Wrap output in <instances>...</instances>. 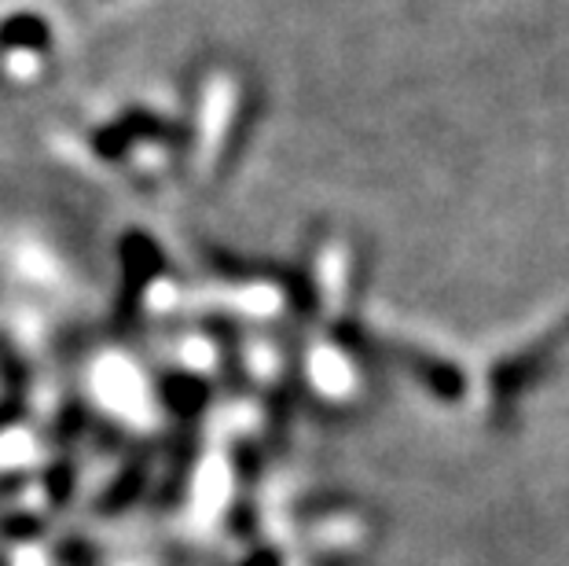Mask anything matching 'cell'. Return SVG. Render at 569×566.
Masks as SVG:
<instances>
[{"mask_svg":"<svg viewBox=\"0 0 569 566\" xmlns=\"http://www.w3.org/2000/svg\"><path fill=\"white\" fill-rule=\"evenodd\" d=\"M0 44L4 48H48V27L38 16H16L0 27Z\"/></svg>","mask_w":569,"mask_h":566,"instance_id":"1","label":"cell"}]
</instances>
